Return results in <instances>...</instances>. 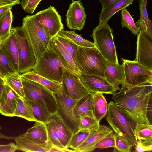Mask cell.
<instances>
[{
    "mask_svg": "<svg viewBox=\"0 0 152 152\" xmlns=\"http://www.w3.org/2000/svg\"><path fill=\"white\" fill-rule=\"evenodd\" d=\"M94 93H90L77 100L73 110V115L79 123L81 117L89 116L94 117L92 110V98Z\"/></svg>",
    "mask_w": 152,
    "mask_h": 152,
    "instance_id": "22",
    "label": "cell"
},
{
    "mask_svg": "<svg viewBox=\"0 0 152 152\" xmlns=\"http://www.w3.org/2000/svg\"><path fill=\"white\" fill-rule=\"evenodd\" d=\"M19 97L5 82L0 95V113L8 117H14Z\"/></svg>",
    "mask_w": 152,
    "mask_h": 152,
    "instance_id": "16",
    "label": "cell"
},
{
    "mask_svg": "<svg viewBox=\"0 0 152 152\" xmlns=\"http://www.w3.org/2000/svg\"><path fill=\"white\" fill-rule=\"evenodd\" d=\"M99 122L94 117L86 116L81 117L79 119V130H87L90 132L96 131L99 128Z\"/></svg>",
    "mask_w": 152,
    "mask_h": 152,
    "instance_id": "38",
    "label": "cell"
},
{
    "mask_svg": "<svg viewBox=\"0 0 152 152\" xmlns=\"http://www.w3.org/2000/svg\"><path fill=\"white\" fill-rule=\"evenodd\" d=\"M121 23L122 28H127L133 34L137 35L140 29L136 25L134 19L129 12L125 8L121 10Z\"/></svg>",
    "mask_w": 152,
    "mask_h": 152,
    "instance_id": "35",
    "label": "cell"
},
{
    "mask_svg": "<svg viewBox=\"0 0 152 152\" xmlns=\"http://www.w3.org/2000/svg\"><path fill=\"white\" fill-rule=\"evenodd\" d=\"M41 0H22L20 4L23 10L26 13L32 14Z\"/></svg>",
    "mask_w": 152,
    "mask_h": 152,
    "instance_id": "43",
    "label": "cell"
},
{
    "mask_svg": "<svg viewBox=\"0 0 152 152\" xmlns=\"http://www.w3.org/2000/svg\"><path fill=\"white\" fill-rule=\"evenodd\" d=\"M125 77V83L135 86L145 83H152V70L136 61L121 59Z\"/></svg>",
    "mask_w": 152,
    "mask_h": 152,
    "instance_id": "9",
    "label": "cell"
},
{
    "mask_svg": "<svg viewBox=\"0 0 152 152\" xmlns=\"http://www.w3.org/2000/svg\"><path fill=\"white\" fill-rule=\"evenodd\" d=\"M2 128L0 125V131ZM16 137H13L11 136H9L1 134L0 132V139H5L10 140H15Z\"/></svg>",
    "mask_w": 152,
    "mask_h": 152,
    "instance_id": "50",
    "label": "cell"
},
{
    "mask_svg": "<svg viewBox=\"0 0 152 152\" xmlns=\"http://www.w3.org/2000/svg\"><path fill=\"white\" fill-rule=\"evenodd\" d=\"M108 108V104L103 94L100 92L93 93L92 110L95 118L100 121L107 114Z\"/></svg>",
    "mask_w": 152,
    "mask_h": 152,
    "instance_id": "27",
    "label": "cell"
},
{
    "mask_svg": "<svg viewBox=\"0 0 152 152\" xmlns=\"http://www.w3.org/2000/svg\"><path fill=\"white\" fill-rule=\"evenodd\" d=\"M34 15L47 34L51 38L64 28L61 16L53 6L50 5Z\"/></svg>",
    "mask_w": 152,
    "mask_h": 152,
    "instance_id": "10",
    "label": "cell"
},
{
    "mask_svg": "<svg viewBox=\"0 0 152 152\" xmlns=\"http://www.w3.org/2000/svg\"><path fill=\"white\" fill-rule=\"evenodd\" d=\"M3 79L5 82L20 97L25 98L21 77L18 72H15L7 75Z\"/></svg>",
    "mask_w": 152,
    "mask_h": 152,
    "instance_id": "30",
    "label": "cell"
},
{
    "mask_svg": "<svg viewBox=\"0 0 152 152\" xmlns=\"http://www.w3.org/2000/svg\"><path fill=\"white\" fill-rule=\"evenodd\" d=\"M91 36L95 47L106 60L119 64L112 30L107 23L99 24L93 29Z\"/></svg>",
    "mask_w": 152,
    "mask_h": 152,
    "instance_id": "6",
    "label": "cell"
},
{
    "mask_svg": "<svg viewBox=\"0 0 152 152\" xmlns=\"http://www.w3.org/2000/svg\"><path fill=\"white\" fill-rule=\"evenodd\" d=\"M50 118L55 121L58 139L64 148L67 147L73 134L57 112L52 113Z\"/></svg>",
    "mask_w": 152,
    "mask_h": 152,
    "instance_id": "25",
    "label": "cell"
},
{
    "mask_svg": "<svg viewBox=\"0 0 152 152\" xmlns=\"http://www.w3.org/2000/svg\"><path fill=\"white\" fill-rule=\"evenodd\" d=\"M25 99L37 121L45 124L49 120L52 113L43 100H31L25 98Z\"/></svg>",
    "mask_w": 152,
    "mask_h": 152,
    "instance_id": "24",
    "label": "cell"
},
{
    "mask_svg": "<svg viewBox=\"0 0 152 152\" xmlns=\"http://www.w3.org/2000/svg\"><path fill=\"white\" fill-rule=\"evenodd\" d=\"M75 152L73 150H70L68 148H61L53 145L49 152Z\"/></svg>",
    "mask_w": 152,
    "mask_h": 152,
    "instance_id": "47",
    "label": "cell"
},
{
    "mask_svg": "<svg viewBox=\"0 0 152 152\" xmlns=\"http://www.w3.org/2000/svg\"><path fill=\"white\" fill-rule=\"evenodd\" d=\"M15 140L18 150L25 152H49L53 145L49 140L34 141L28 139L21 135L16 137Z\"/></svg>",
    "mask_w": 152,
    "mask_h": 152,
    "instance_id": "18",
    "label": "cell"
},
{
    "mask_svg": "<svg viewBox=\"0 0 152 152\" xmlns=\"http://www.w3.org/2000/svg\"><path fill=\"white\" fill-rule=\"evenodd\" d=\"M48 140L54 146L65 148L60 142L57 133L55 121L51 118L45 123Z\"/></svg>",
    "mask_w": 152,
    "mask_h": 152,
    "instance_id": "39",
    "label": "cell"
},
{
    "mask_svg": "<svg viewBox=\"0 0 152 152\" xmlns=\"http://www.w3.org/2000/svg\"><path fill=\"white\" fill-rule=\"evenodd\" d=\"M115 146L114 133H110L98 142L94 146L95 149L96 148L103 149L108 148H114Z\"/></svg>",
    "mask_w": 152,
    "mask_h": 152,
    "instance_id": "42",
    "label": "cell"
},
{
    "mask_svg": "<svg viewBox=\"0 0 152 152\" xmlns=\"http://www.w3.org/2000/svg\"><path fill=\"white\" fill-rule=\"evenodd\" d=\"M66 15V22L70 29L80 31L85 23L86 15L80 0H72Z\"/></svg>",
    "mask_w": 152,
    "mask_h": 152,
    "instance_id": "15",
    "label": "cell"
},
{
    "mask_svg": "<svg viewBox=\"0 0 152 152\" xmlns=\"http://www.w3.org/2000/svg\"><path fill=\"white\" fill-rule=\"evenodd\" d=\"M119 91L112 94L115 105L135 124H151L147 116L152 98V83L131 86L124 84Z\"/></svg>",
    "mask_w": 152,
    "mask_h": 152,
    "instance_id": "1",
    "label": "cell"
},
{
    "mask_svg": "<svg viewBox=\"0 0 152 152\" xmlns=\"http://www.w3.org/2000/svg\"><path fill=\"white\" fill-rule=\"evenodd\" d=\"M134 131L135 135L138 140H152L151 124L136 125Z\"/></svg>",
    "mask_w": 152,
    "mask_h": 152,
    "instance_id": "36",
    "label": "cell"
},
{
    "mask_svg": "<svg viewBox=\"0 0 152 152\" xmlns=\"http://www.w3.org/2000/svg\"><path fill=\"white\" fill-rule=\"evenodd\" d=\"M55 37L62 44L66 50L71 55L77 67L76 55L78 46L67 38L58 34Z\"/></svg>",
    "mask_w": 152,
    "mask_h": 152,
    "instance_id": "40",
    "label": "cell"
},
{
    "mask_svg": "<svg viewBox=\"0 0 152 152\" xmlns=\"http://www.w3.org/2000/svg\"><path fill=\"white\" fill-rule=\"evenodd\" d=\"M58 34L67 38L78 46L86 47H95L94 43L83 38L81 35L76 34L74 31H70L63 29Z\"/></svg>",
    "mask_w": 152,
    "mask_h": 152,
    "instance_id": "32",
    "label": "cell"
},
{
    "mask_svg": "<svg viewBox=\"0 0 152 152\" xmlns=\"http://www.w3.org/2000/svg\"><path fill=\"white\" fill-rule=\"evenodd\" d=\"M76 58L77 66L80 72L105 78L106 59L95 47L78 46Z\"/></svg>",
    "mask_w": 152,
    "mask_h": 152,
    "instance_id": "2",
    "label": "cell"
},
{
    "mask_svg": "<svg viewBox=\"0 0 152 152\" xmlns=\"http://www.w3.org/2000/svg\"><path fill=\"white\" fill-rule=\"evenodd\" d=\"M20 77L26 99L33 101L43 100L52 113L57 112V104L54 94L42 85Z\"/></svg>",
    "mask_w": 152,
    "mask_h": 152,
    "instance_id": "7",
    "label": "cell"
},
{
    "mask_svg": "<svg viewBox=\"0 0 152 152\" xmlns=\"http://www.w3.org/2000/svg\"><path fill=\"white\" fill-rule=\"evenodd\" d=\"M14 116L22 118L31 122L37 121L26 103L25 98L19 97L18 99Z\"/></svg>",
    "mask_w": 152,
    "mask_h": 152,
    "instance_id": "31",
    "label": "cell"
},
{
    "mask_svg": "<svg viewBox=\"0 0 152 152\" xmlns=\"http://www.w3.org/2000/svg\"><path fill=\"white\" fill-rule=\"evenodd\" d=\"M115 146L114 152H129L132 145L126 140L116 134H114Z\"/></svg>",
    "mask_w": 152,
    "mask_h": 152,
    "instance_id": "41",
    "label": "cell"
},
{
    "mask_svg": "<svg viewBox=\"0 0 152 152\" xmlns=\"http://www.w3.org/2000/svg\"><path fill=\"white\" fill-rule=\"evenodd\" d=\"M5 83L3 78L0 76V95L1 93Z\"/></svg>",
    "mask_w": 152,
    "mask_h": 152,
    "instance_id": "51",
    "label": "cell"
},
{
    "mask_svg": "<svg viewBox=\"0 0 152 152\" xmlns=\"http://www.w3.org/2000/svg\"><path fill=\"white\" fill-rule=\"evenodd\" d=\"M17 150L15 144L13 142L6 145H0V152H14Z\"/></svg>",
    "mask_w": 152,
    "mask_h": 152,
    "instance_id": "45",
    "label": "cell"
},
{
    "mask_svg": "<svg viewBox=\"0 0 152 152\" xmlns=\"http://www.w3.org/2000/svg\"><path fill=\"white\" fill-rule=\"evenodd\" d=\"M77 75L85 87L92 93L100 92L112 94L120 89L119 88L110 83L105 78L81 72Z\"/></svg>",
    "mask_w": 152,
    "mask_h": 152,
    "instance_id": "14",
    "label": "cell"
},
{
    "mask_svg": "<svg viewBox=\"0 0 152 152\" xmlns=\"http://www.w3.org/2000/svg\"><path fill=\"white\" fill-rule=\"evenodd\" d=\"M18 53V72L20 75L32 70L37 61L33 48L21 27H14Z\"/></svg>",
    "mask_w": 152,
    "mask_h": 152,
    "instance_id": "8",
    "label": "cell"
},
{
    "mask_svg": "<svg viewBox=\"0 0 152 152\" xmlns=\"http://www.w3.org/2000/svg\"><path fill=\"white\" fill-rule=\"evenodd\" d=\"M106 120L115 133L122 137L132 146H136L138 140L128 117L110 101L108 104Z\"/></svg>",
    "mask_w": 152,
    "mask_h": 152,
    "instance_id": "5",
    "label": "cell"
},
{
    "mask_svg": "<svg viewBox=\"0 0 152 152\" xmlns=\"http://www.w3.org/2000/svg\"><path fill=\"white\" fill-rule=\"evenodd\" d=\"M22 27L37 60L48 47L51 38L47 34L34 15L23 18Z\"/></svg>",
    "mask_w": 152,
    "mask_h": 152,
    "instance_id": "3",
    "label": "cell"
},
{
    "mask_svg": "<svg viewBox=\"0 0 152 152\" xmlns=\"http://www.w3.org/2000/svg\"><path fill=\"white\" fill-rule=\"evenodd\" d=\"M1 47L5 52L15 71L18 72V47L14 27L11 28L10 34L3 39Z\"/></svg>",
    "mask_w": 152,
    "mask_h": 152,
    "instance_id": "20",
    "label": "cell"
},
{
    "mask_svg": "<svg viewBox=\"0 0 152 152\" xmlns=\"http://www.w3.org/2000/svg\"><path fill=\"white\" fill-rule=\"evenodd\" d=\"M90 133V132L87 130H78L73 134L67 148H70L74 150L85 141Z\"/></svg>",
    "mask_w": 152,
    "mask_h": 152,
    "instance_id": "37",
    "label": "cell"
},
{
    "mask_svg": "<svg viewBox=\"0 0 152 152\" xmlns=\"http://www.w3.org/2000/svg\"><path fill=\"white\" fill-rule=\"evenodd\" d=\"M134 0H117L107 8L102 9L99 17V24L107 23L110 18L118 11L126 8Z\"/></svg>",
    "mask_w": 152,
    "mask_h": 152,
    "instance_id": "26",
    "label": "cell"
},
{
    "mask_svg": "<svg viewBox=\"0 0 152 152\" xmlns=\"http://www.w3.org/2000/svg\"><path fill=\"white\" fill-rule=\"evenodd\" d=\"M137 35L136 57L134 60L152 70V36L141 31Z\"/></svg>",
    "mask_w": 152,
    "mask_h": 152,
    "instance_id": "12",
    "label": "cell"
},
{
    "mask_svg": "<svg viewBox=\"0 0 152 152\" xmlns=\"http://www.w3.org/2000/svg\"><path fill=\"white\" fill-rule=\"evenodd\" d=\"M113 132L110 128L103 125H100L99 129L90 132L89 136L85 141L77 148L75 152H91L95 150V145L105 136Z\"/></svg>",
    "mask_w": 152,
    "mask_h": 152,
    "instance_id": "19",
    "label": "cell"
},
{
    "mask_svg": "<svg viewBox=\"0 0 152 152\" xmlns=\"http://www.w3.org/2000/svg\"><path fill=\"white\" fill-rule=\"evenodd\" d=\"M13 5H9L0 7V19L10 9H12Z\"/></svg>",
    "mask_w": 152,
    "mask_h": 152,
    "instance_id": "48",
    "label": "cell"
},
{
    "mask_svg": "<svg viewBox=\"0 0 152 152\" xmlns=\"http://www.w3.org/2000/svg\"><path fill=\"white\" fill-rule=\"evenodd\" d=\"M134 151L143 152L152 151V140H138Z\"/></svg>",
    "mask_w": 152,
    "mask_h": 152,
    "instance_id": "44",
    "label": "cell"
},
{
    "mask_svg": "<svg viewBox=\"0 0 152 152\" xmlns=\"http://www.w3.org/2000/svg\"><path fill=\"white\" fill-rule=\"evenodd\" d=\"M0 72L3 77L17 72L5 52L0 48Z\"/></svg>",
    "mask_w": 152,
    "mask_h": 152,
    "instance_id": "33",
    "label": "cell"
},
{
    "mask_svg": "<svg viewBox=\"0 0 152 152\" xmlns=\"http://www.w3.org/2000/svg\"><path fill=\"white\" fill-rule=\"evenodd\" d=\"M61 85L66 94L72 99L78 100L90 93L78 75L64 69Z\"/></svg>",
    "mask_w": 152,
    "mask_h": 152,
    "instance_id": "13",
    "label": "cell"
},
{
    "mask_svg": "<svg viewBox=\"0 0 152 152\" xmlns=\"http://www.w3.org/2000/svg\"><path fill=\"white\" fill-rule=\"evenodd\" d=\"M55 95L57 104V112L73 134L79 130V123L73 117V110L77 100L70 98L63 88L62 95Z\"/></svg>",
    "mask_w": 152,
    "mask_h": 152,
    "instance_id": "11",
    "label": "cell"
},
{
    "mask_svg": "<svg viewBox=\"0 0 152 152\" xmlns=\"http://www.w3.org/2000/svg\"><path fill=\"white\" fill-rule=\"evenodd\" d=\"M0 76L1 77H2V78H4V77L3 76V75H2V74H1V72H0Z\"/></svg>",
    "mask_w": 152,
    "mask_h": 152,
    "instance_id": "53",
    "label": "cell"
},
{
    "mask_svg": "<svg viewBox=\"0 0 152 152\" xmlns=\"http://www.w3.org/2000/svg\"><path fill=\"white\" fill-rule=\"evenodd\" d=\"M20 75L42 85L57 96L62 95L63 87L61 84L43 77L37 74L33 70L21 74Z\"/></svg>",
    "mask_w": 152,
    "mask_h": 152,
    "instance_id": "23",
    "label": "cell"
},
{
    "mask_svg": "<svg viewBox=\"0 0 152 152\" xmlns=\"http://www.w3.org/2000/svg\"><path fill=\"white\" fill-rule=\"evenodd\" d=\"M105 78L110 84L117 87L125 83V77L123 64H115L106 60Z\"/></svg>",
    "mask_w": 152,
    "mask_h": 152,
    "instance_id": "21",
    "label": "cell"
},
{
    "mask_svg": "<svg viewBox=\"0 0 152 152\" xmlns=\"http://www.w3.org/2000/svg\"><path fill=\"white\" fill-rule=\"evenodd\" d=\"M13 15L11 9L0 19V38L3 39L10 34L13 21Z\"/></svg>",
    "mask_w": 152,
    "mask_h": 152,
    "instance_id": "34",
    "label": "cell"
},
{
    "mask_svg": "<svg viewBox=\"0 0 152 152\" xmlns=\"http://www.w3.org/2000/svg\"><path fill=\"white\" fill-rule=\"evenodd\" d=\"M102 6V9L107 8L113 2L117 0H98Z\"/></svg>",
    "mask_w": 152,
    "mask_h": 152,
    "instance_id": "49",
    "label": "cell"
},
{
    "mask_svg": "<svg viewBox=\"0 0 152 152\" xmlns=\"http://www.w3.org/2000/svg\"><path fill=\"white\" fill-rule=\"evenodd\" d=\"M64 68L49 44L42 56L37 60L32 70L48 79L61 84Z\"/></svg>",
    "mask_w": 152,
    "mask_h": 152,
    "instance_id": "4",
    "label": "cell"
},
{
    "mask_svg": "<svg viewBox=\"0 0 152 152\" xmlns=\"http://www.w3.org/2000/svg\"><path fill=\"white\" fill-rule=\"evenodd\" d=\"M21 135L28 139L38 141H47L48 139L45 124L36 121L34 125Z\"/></svg>",
    "mask_w": 152,
    "mask_h": 152,
    "instance_id": "29",
    "label": "cell"
},
{
    "mask_svg": "<svg viewBox=\"0 0 152 152\" xmlns=\"http://www.w3.org/2000/svg\"><path fill=\"white\" fill-rule=\"evenodd\" d=\"M148 0H139L140 18L135 23L140 31H143L152 36V22L149 19L147 10Z\"/></svg>",
    "mask_w": 152,
    "mask_h": 152,
    "instance_id": "28",
    "label": "cell"
},
{
    "mask_svg": "<svg viewBox=\"0 0 152 152\" xmlns=\"http://www.w3.org/2000/svg\"><path fill=\"white\" fill-rule=\"evenodd\" d=\"M3 39L0 38V48L1 47L2 44V43Z\"/></svg>",
    "mask_w": 152,
    "mask_h": 152,
    "instance_id": "52",
    "label": "cell"
},
{
    "mask_svg": "<svg viewBox=\"0 0 152 152\" xmlns=\"http://www.w3.org/2000/svg\"><path fill=\"white\" fill-rule=\"evenodd\" d=\"M20 2V0H0V7L9 5H18Z\"/></svg>",
    "mask_w": 152,
    "mask_h": 152,
    "instance_id": "46",
    "label": "cell"
},
{
    "mask_svg": "<svg viewBox=\"0 0 152 152\" xmlns=\"http://www.w3.org/2000/svg\"><path fill=\"white\" fill-rule=\"evenodd\" d=\"M49 45L59 57L64 68L76 75H79L80 74L71 55L55 37L51 39Z\"/></svg>",
    "mask_w": 152,
    "mask_h": 152,
    "instance_id": "17",
    "label": "cell"
}]
</instances>
